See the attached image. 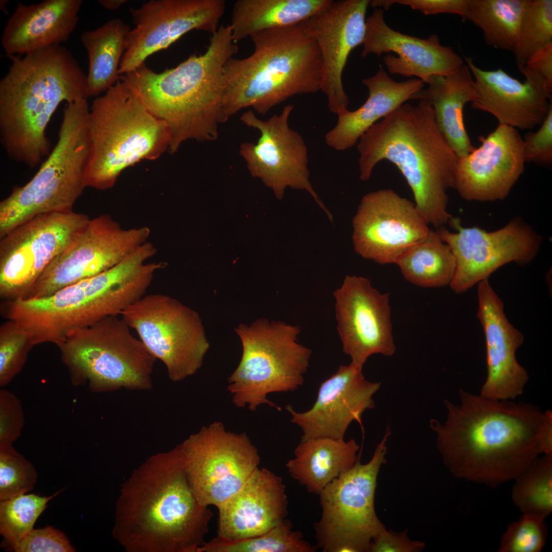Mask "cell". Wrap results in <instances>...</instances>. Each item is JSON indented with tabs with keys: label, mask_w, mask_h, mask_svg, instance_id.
I'll return each instance as SVG.
<instances>
[{
	"label": "cell",
	"mask_w": 552,
	"mask_h": 552,
	"mask_svg": "<svg viewBox=\"0 0 552 552\" xmlns=\"http://www.w3.org/2000/svg\"><path fill=\"white\" fill-rule=\"evenodd\" d=\"M475 82L477 96L472 107L486 111L499 124L521 130L541 125L552 106L551 93L542 77L525 65L518 66L522 83L500 68L482 70L465 57Z\"/></svg>",
	"instance_id": "obj_25"
},
{
	"label": "cell",
	"mask_w": 552,
	"mask_h": 552,
	"mask_svg": "<svg viewBox=\"0 0 552 552\" xmlns=\"http://www.w3.org/2000/svg\"><path fill=\"white\" fill-rule=\"evenodd\" d=\"M359 449L353 439L301 440L294 450L295 458L286 466L291 477L308 492L319 494L328 484L353 466Z\"/></svg>",
	"instance_id": "obj_32"
},
{
	"label": "cell",
	"mask_w": 552,
	"mask_h": 552,
	"mask_svg": "<svg viewBox=\"0 0 552 552\" xmlns=\"http://www.w3.org/2000/svg\"><path fill=\"white\" fill-rule=\"evenodd\" d=\"M380 385L366 380L362 369L352 363L341 365L320 384L316 402L309 410L298 412L290 405L286 408L292 416L291 422L301 428L302 440H342L351 422L361 423L364 411L374 407L372 397Z\"/></svg>",
	"instance_id": "obj_24"
},
{
	"label": "cell",
	"mask_w": 552,
	"mask_h": 552,
	"mask_svg": "<svg viewBox=\"0 0 552 552\" xmlns=\"http://www.w3.org/2000/svg\"><path fill=\"white\" fill-rule=\"evenodd\" d=\"M87 99L66 103L58 140L33 177L0 202V220L12 229L39 215L68 212L85 188L90 152Z\"/></svg>",
	"instance_id": "obj_9"
},
{
	"label": "cell",
	"mask_w": 552,
	"mask_h": 552,
	"mask_svg": "<svg viewBox=\"0 0 552 552\" xmlns=\"http://www.w3.org/2000/svg\"><path fill=\"white\" fill-rule=\"evenodd\" d=\"M451 233L444 226L436 232L450 247L455 260L453 278L449 284L456 293L466 292L503 265L514 262L520 266L531 262L537 255L541 238L521 218L503 227L488 232L477 226L463 227L460 219L452 217Z\"/></svg>",
	"instance_id": "obj_17"
},
{
	"label": "cell",
	"mask_w": 552,
	"mask_h": 552,
	"mask_svg": "<svg viewBox=\"0 0 552 552\" xmlns=\"http://www.w3.org/2000/svg\"><path fill=\"white\" fill-rule=\"evenodd\" d=\"M82 4L81 0L18 3L2 35L7 56H21L66 41L76 28Z\"/></svg>",
	"instance_id": "obj_29"
},
{
	"label": "cell",
	"mask_w": 552,
	"mask_h": 552,
	"mask_svg": "<svg viewBox=\"0 0 552 552\" xmlns=\"http://www.w3.org/2000/svg\"><path fill=\"white\" fill-rule=\"evenodd\" d=\"M291 522L285 519L260 535L236 540L218 536L199 548L198 552H314L300 531H293Z\"/></svg>",
	"instance_id": "obj_38"
},
{
	"label": "cell",
	"mask_w": 552,
	"mask_h": 552,
	"mask_svg": "<svg viewBox=\"0 0 552 552\" xmlns=\"http://www.w3.org/2000/svg\"><path fill=\"white\" fill-rule=\"evenodd\" d=\"M428 87L413 94L410 99H424L432 105L437 128L458 158L471 152L472 145L463 119L465 104L473 102L477 91L467 65L447 76H434Z\"/></svg>",
	"instance_id": "obj_31"
},
{
	"label": "cell",
	"mask_w": 552,
	"mask_h": 552,
	"mask_svg": "<svg viewBox=\"0 0 552 552\" xmlns=\"http://www.w3.org/2000/svg\"><path fill=\"white\" fill-rule=\"evenodd\" d=\"M444 423L430 420L436 445L455 477L495 487L515 479L541 454L552 455V411L524 402L459 390Z\"/></svg>",
	"instance_id": "obj_1"
},
{
	"label": "cell",
	"mask_w": 552,
	"mask_h": 552,
	"mask_svg": "<svg viewBox=\"0 0 552 552\" xmlns=\"http://www.w3.org/2000/svg\"><path fill=\"white\" fill-rule=\"evenodd\" d=\"M515 479L514 504L523 515L544 520L552 511V455L538 457Z\"/></svg>",
	"instance_id": "obj_37"
},
{
	"label": "cell",
	"mask_w": 552,
	"mask_h": 552,
	"mask_svg": "<svg viewBox=\"0 0 552 552\" xmlns=\"http://www.w3.org/2000/svg\"><path fill=\"white\" fill-rule=\"evenodd\" d=\"M357 149L361 180H369L376 165L388 160L405 177L428 224L440 227L452 217L447 191L455 188L458 158L438 130L428 101L402 104L385 116L361 136Z\"/></svg>",
	"instance_id": "obj_5"
},
{
	"label": "cell",
	"mask_w": 552,
	"mask_h": 552,
	"mask_svg": "<svg viewBox=\"0 0 552 552\" xmlns=\"http://www.w3.org/2000/svg\"><path fill=\"white\" fill-rule=\"evenodd\" d=\"M250 37L253 53L243 59L232 57L224 67L223 109L227 119L247 107L266 114L291 97L321 89L320 52L301 23Z\"/></svg>",
	"instance_id": "obj_6"
},
{
	"label": "cell",
	"mask_w": 552,
	"mask_h": 552,
	"mask_svg": "<svg viewBox=\"0 0 552 552\" xmlns=\"http://www.w3.org/2000/svg\"><path fill=\"white\" fill-rule=\"evenodd\" d=\"M8 57L0 81V141L10 159L34 168L50 153L45 130L60 103L89 98L86 75L60 44Z\"/></svg>",
	"instance_id": "obj_4"
},
{
	"label": "cell",
	"mask_w": 552,
	"mask_h": 552,
	"mask_svg": "<svg viewBox=\"0 0 552 552\" xmlns=\"http://www.w3.org/2000/svg\"><path fill=\"white\" fill-rule=\"evenodd\" d=\"M425 546L423 542L411 540L407 535V530L397 533L385 528L373 539L370 551L418 552Z\"/></svg>",
	"instance_id": "obj_48"
},
{
	"label": "cell",
	"mask_w": 552,
	"mask_h": 552,
	"mask_svg": "<svg viewBox=\"0 0 552 552\" xmlns=\"http://www.w3.org/2000/svg\"><path fill=\"white\" fill-rule=\"evenodd\" d=\"M387 428L371 459L353 466L319 493L322 515L314 524L317 546L324 552L370 551L373 539L385 529L374 508L377 478L386 462Z\"/></svg>",
	"instance_id": "obj_12"
},
{
	"label": "cell",
	"mask_w": 552,
	"mask_h": 552,
	"mask_svg": "<svg viewBox=\"0 0 552 552\" xmlns=\"http://www.w3.org/2000/svg\"><path fill=\"white\" fill-rule=\"evenodd\" d=\"M389 295L372 287L369 279L356 275H347L333 292L343 351L359 368L373 354L390 356L396 352Z\"/></svg>",
	"instance_id": "obj_21"
},
{
	"label": "cell",
	"mask_w": 552,
	"mask_h": 552,
	"mask_svg": "<svg viewBox=\"0 0 552 552\" xmlns=\"http://www.w3.org/2000/svg\"><path fill=\"white\" fill-rule=\"evenodd\" d=\"M131 30L123 20L115 18L81 34L89 60L86 75L89 97L106 91L120 80L119 65Z\"/></svg>",
	"instance_id": "obj_34"
},
{
	"label": "cell",
	"mask_w": 552,
	"mask_h": 552,
	"mask_svg": "<svg viewBox=\"0 0 552 552\" xmlns=\"http://www.w3.org/2000/svg\"><path fill=\"white\" fill-rule=\"evenodd\" d=\"M90 219L74 211L37 216L0 238V295L24 297Z\"/></svg>",
	"instance_id": "obj_15"
},
{
	"label": "cell",
	"mask_w": 552,
	"mask_h": 552,
	"mask_svg": "<svg viewBox=\"0 0 552 552\" xmlns=\"http://www.w3.org/2000/svg\"><path fill=\"white\" fill-rule=\"evenodd\" d=\"M174 382L195 374L210 343L198 313L167 294L145 295L121 314Z\"/></svg>",
	"instance_id": "obj_13"
},
{
	"label": "cell",
	"mask_w": 552,
	"mask_h": 552,
	"mask_svg": "<svg viewBox=\"0 0 552 552\" xmlns=\"http://www.w3.org/2000/svg\"><path fill=\"white\" fill-rule=\"evenodd\" d=\"M525 163L550 165L552 162V106L536 132H528L523 139Z\"/></svg>",
	"instance_id": "obj_46"
},
{
	"label": "cell",
	"mask_w": 552,
	"mask_h": 552,
	"mask_svg": "<svg viewBox=\"0 0 552 552\" xmlns=\"http://www.w3.org/2000/svg\"><path fill=\"white\" fill-rule=\"evenodd\" d=\"M407 281L422 287L449 285L454 275L456 264L449 246L437 232L427 234L397 260Z\"/></svg>",
	"instance_id": "obj_35"
},
{
	"label": "cell",
	"mask_w": 552,
	"mask_h": 552,
	"mask_svg": "<svg viewBox=\"0 0 552 552\" xmlns=\"http://www.w3.org/2000/svg\"><path fill=\"white\" fill-rule=\"evenodd\" d=\"M242 346L240 361L227 379L236 406L255 411L272 393L294 391L302 385L311 350L298 342L301 329L281 321L259 318L235 329Z\"/></svg>",
	"instance_id": "obj_10"
},
{
	"label": "cell",
	"mask_w": 552,
	"mask_h": 552,
	"mask_svg": "<svg viewBox=\"0 0 552 552\" xmlns=\"http://www.w3.org/2000/svg\"><path fill=\"white\" fill-rule=\"evenodd\" d=\"M213 516L189 485L180 443L148 457L122 483L112 533L127 552H198Z\"/></svg>",
	"instance_id": "obj_2"
},
{
	"label": "cell",
	"mask_w": 552,
	"mask_h": 552,
	"mask_svg": "<svg viewBox=\"0 0 552 552\" xmlns=\"http://www.w3.org/2000/svg\"><path fill=\"white\" fill-rule=\"evenodd\" d=\"M362 82L369 90L366 101L354 111L347 109L339 113L336 125L325 135L326 144L334 150L343 151L353 147L379 119L410 99L424 87L420 79L396 82L382 67Z\"/></svg>",
	"instance_id": "obj_30"
},
{
	"label": "cell",
	"mask_w": 552,
	"mask_h": 552,
	"mask_svg": "<svg viewBox=\"0 0 552 552\" xmlns=\"http://www.w3.org/2000/svg\"><path fill=\"white\" fill-rule=\"evenodd\" d=\"M24 415L19 399L10 391L0 389V445H12L21 435Z\"/></svg>",
	"instance_id": "obj_45"
},
{
	"label": "cell",
	"mask_w": 552,
	"mask_h": 552,
	"mask_svg": "<svg viewBox=\"0 0 552 552\" xmlns=\"http://www.w3.org/2000/svg\"><path fill=\"white\" fill-rule=\"evenodd\" d=\"M333 0H238L229 24L236 43L266 30L301 23L329 7Z\"/></svg>",
	"instance_id": "obj_33"
},
{
	"label": "cell",
	"mask_w": 552,
	"mask_h": 552,
	"mask_svg": "<svg viewBox=\"0 0 552 552\" xmlns=\"http://www.w3.org/2000/svg\"><path fill=\"white\" fill-rule=\"evenodd\" d=\"M181 444L188 482L204 506L217 507L236 493L260 462L247 434L227 430L220 422L202 427Z\"/></svg>",
	"instance_id": "obj_14"
},
{
	"label": "cell",
	"mask_w": 552,
	"mask_h": 552,
	"mask_svg": "<svg viewBox=\"0 0 552 552\" xmlns=\"http://www.w3.org/2000/svg\"><path fill=\"white\" fill-rule=\"evenodd\" d=\"M88 129L90 152L84 185L99 190L113 187L129 167L158 158L171 142L168 124L150 112L121 80L93 101Z\"/></svg>",
	"instance_id": "obj_8"
},
{
	"label": "cell",
	"mask_w": 552,
	"mask_h": 552,
	"mask_svg": "<svg viewBox=\"0 0 552 552\" xmlns=\"http://www.w3.org/2000/svg\"><path fill=\"white\" fill-rule=\"evenodd\" d=\"M353 225L356 252L381 264L395 263L429 230L415 203L391 189L365 195Z\"/></svg>",
	"instance_id": "obj_20"
},
{
	"label": "cell",
	"mask_w": 552,
	"mask_h": 552,
	"mask_svg": "<svg viewBox=\"0 0 552 552\" xmlns=\"http://www.w3.org/2000/svg\"><path fill=\"white\" fill-rule=\"evenodd\" d=\"M525 65L539 74L547 87L552 90V42L536 51Z\"/></svg>",
	"instance_id": "obj_49"
},
{
	"label": "cell",
	"mask_w": 552,
	"mask_h": 552,
	"mask_svg": "<svg viewBox=\"0 0 552 552\" xmlns=\"http://www.w3.org/2000/svg\"><path fill=\"white\" fill-rule=\"evenodd\" d=\"M287 507L282 478L258 467L236 493L217 507V536L236 540L263 534L285 519Z\"/></svg>",
	"instance_id": "obj_28"
},
{
	"label": "cell",
	"mask_w": 552,
	"mask_h": 552,
	"mask_svg": "<svg viewBox=\"0 0 552 552\" xmlns=\"http://www.w3.org/2000/svg\"><path fill=\"white\" fill-rule=\"evenodd\" d=\"M37 478L34 466L12 445H0V501L30 492Z\"/></svg>",
	"instance_id": "obj_41"
},
{
	"label": "cell",
	"mask_w": 552,
	"mask_h": 552,
	"mask_svg": "<svg viewBox=\"0 0 552 552\" xmlns=\"http://www.w3.org/2000/svg\"><path fill=\"white\" fill-rule=\"evenodd\" d=\"M150 234V228L146 226L124 228L108 214L90 219L22 298L52 295L110 269L147 242Z\"/></svg>",
	"instance_id": "obj_16"
},
{
	"label": "cell",
	"mask_w": 552,
	"mask_h": 552,
	"mask_svg": "<svg viewBox=\"0 0 552 552\" xmlns=\"http://www.w3.org/2000/svg\"><path fill=\"white\" fill-rule=\"evenodd\" d=\"M293 106H285L280 114L267 120L258 118L249 110L241 116L246 126L260 132L256 144L244 142L239 152L251 175L261 179L271 188L278 198L285 189L304 190L332 221L333 216L324 204L309 180L308 149L302 135L289 126L288 120Z\"/></svg>",
	"instance_id": "obj_18"
},
{
	"label": "cell",
	"mask_w": 552,
	"mask_h": 552,
	"mask_svg": "<svg viewBox=\"0 0 552 552\" xmlns=\"http://www.w3.org/2000/svg\"><path fill=\"white\" fill-rule=\"evenodd\" d=\"M552 42V1L528 0L513 53L517 65L524 66L538 49Z\"/></svg>",
	"instance_id": "obj_40"
},
{
	"label": "cell",
	"mask_w": 552,
	"mask_h": 552,
	"mask_svg": "<svg viewBox=\"0 0 552 552\" xmlns=\"http://www.w3.org/2000/svg\"><path fill=\"white\" fill-rule=\"evenodd\" d=\"M396 4L408 6L425 15L454 14L463 19H466L468 9V0H374L370 5L375 8L382 7L388 10Z\"/></svg>",
	"instance_id": "obj_47"
},
{
	"label": "cell",
	"mask_w": 552,
	"mask_h": 552,
	"mask_svg": "<svg viewBox=\"0 0 552 552\" xmlns=\"http://www.w3.org/2000/svg\"><path fill=\"white\" fill-rule=\"evenodd\" d=\"M119 315L68 333L58 346L72 381L95 392L149 390L156 360Z\"/></svg>",
	"instance_id": "obj_11"
},
{
	"label": "cell",
	"mask_w": 552,
	"mask_h": 552,
	"mask_svg": "<svg viewBox=\"0 0 552 552\" xmlns=\"http://www.w3.org/2000/svg\"><path fill=\"white\" fill-rule=\"evenodd\" d=\"M369 0L333 1L323 11L301 23L307 35L317 42L321 57V90L330 112L338 114L349 103L342 81L351 51L363 43Z\"/></svg>",
	"instance_id": "obj_22"
},
{
	"label": "cell",
	"mask_w": 552,
	"mask_h": 552,
	"mask_svg": "<svg viewBox=\"0 0 552 552\" xmlns=\"http://www.w3.org/2000/svg\"><path fill=\"white\" fill-rule=\"evenodd\" d=\"M528 0H468L466 19L482 31L486 42L513 52Z\"/></svg>",
	"instance_id": "obj_36"
},
{
	"label": "cell",
	"mask_w": 552,
	"mask_h": 552,
	"mask_svg": "<svg viewBox=\"0 0 552 552\" xmlns=\"http://www.w3.org/2000/svg\"><path fill=\"white\" fill-rule=\"evenodd\" d=\"M544 520L523 515L512 522L501 537L499 552H539L546 542Z\"/></svg>",
	"instance_id": "obj_43"
},
{
	"label": "cell",
	"mask_w": 552,
	"mask_h": 552,
	"mask_svg": "<svg viewBox=\"0 0 552 552\" xmlns=\"http://www.w3.org/2000/svg\"><path fill=\"white\" fill-rule=\"evenodd\" d=\"M365 34L361 55L394 52L383 61L391 74L416 76L428 83L434 76H447L464 64L462 58L450 47L442 45L435 34L427 39L404 34L390 28L384 20V11L375 8L365 21Z\"/></svg>",
	"instance_id": "obj_27"
},
{
	"label": "cell",
	"mask_w": 552,
	"mask_h": 552,
	"mask_svg": "<svg viewBox=\"0 0 552 552\" xmlns=\"http://www.w3.org/2000/svg\"><path fill=\"white\" fill-rule=\"evenodd\" d=\"M98 3L106 9L115 10L125 4L126 0H98Z\"/></svg>",
	"instance_id": "obj_50"
},
{
	"label": "cell",
	"mask_w": 552,
	"mask_h": 552,
	"mask_svg": "<svg viewBox=\"0 0 552 552\" xmlns=\"http://www.w3.org/2000/svg\"><path fill=\"white\" fill-rule=\"evenodd\" d=\"M34 346L27 332L8 320L0 327V386L9 384L17 375Z\"/></svg>",
	"instance_id": "obj_42"
},
{
	"label": "cell",
	"mask_w": 552,
	"mask_h": 552,
	"mask_svg": "<svg viewBox=\"0 0 552 552\" xmlns=\"http://www.w3.org/2000/svg\"><path fill=\"white\" fill-rule=\"evenodd\" d=\"M152 280L144 259L132 252L110 269L52 295L8 301L5 315L28 333L34 346H58L70 332L121 315L145 295Z\"/></svg>",
	"instance_id": "obj_7"
},
{
	"label": "cell",
	"mask_w": 552,
	"mask_h": 552,
	"mask_svg": "<svg viewBox=\"0 0 552 552\" xmlns=\"http://www.w3.org/2000/svg\"><path fill=\"white\" fill-rule=\"evenodd\" d=\"M226 8L224 0H150L129 11L134 27L129 33L119 73H130L153 54L193 30L212 34Z\"/></svg>",
	"instance_id": "obj_19"
},
{
	"label": "cell",
	"mask_w": 552,
	"mask_h": 552,
	"mask_svg": "<svg viewBox=\"0 0 552 552\" xmlns=\"http://www.w3.org/2000/svg\"><path fill=\"white\" fill-rule=\"evenodd\" d=\"M66 535L52 526L33 529L18 544L15 552H74Z\"/></svg>",
	"instance_id": "obj_44"
},
{
	"label": "cell",
	"mask_w": 552,
	"mask_h": 552,
	"mask_svg": "<svg viewBox=\"0 0 552 552\" xmlns=\"http://www.w3.org/2000/svg\"><path fill=\"white\" fill-rule=\"evenodd\" d=\"M238 51L230 25L222 24L203 54L191 55L161 73L144 63L121 76L150 112L169 126L171 153L189 140L218 138L219 125L228 120L223 109L224 67Z\"/></svg>",
	"instance_id": "obj_3"
},
{
	"label": "cell",
	"mask_w": 552,
	"mask_h": 552,
	"mask_svg": "<svg viewBox=\"0 0 552 552\" xmlns=\"http://www.w3.org/2000/svg\"><path fill=\"white\" fill-rule=\"evenodd\" d=\"M63 490L48 497L26 493L1 500L0 534L3 538L1 546L6 550L14 551L19 542L34 529L48 503Z\"/></svg>",
	"instance_id": "obj_39"
},
{
	"label": "cell",
	"mask_w": 552,
	"mask_h": 552,
	"mask_svg": "<svg viewBox=\"0 0 552 552\" xmlns=\"http://www.w3.org/2000/svg\"><path fill=\"white\" fill-rule=\"evenodd\" d=\"M479 140L480 146L458 158L455 188L468 201L502 200L524 171L523 138L517 129L499 124Z\"/></svg>",
	"instance_id": "obj_23"
},
{
	"label": "cell",
	"mask_w": 552,
	"mask_h": 552,
	"mask_svg": "<svg viewBox=\"0 0 552 552\" xmlns=\"http://www.w3.org/2000/svg\"><path fill=\"white\" fill-rule=\"evenodd\" d=\"M477 316L484 330L487 376L480 395L497 400H512L521 395L528 373L517 361L515 353L524 336L508 320L503 303L488 280L478 283Z\"/></svg>",
	"instance_id": "obj_26"
}]
</instances>
